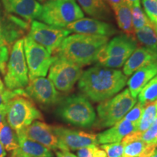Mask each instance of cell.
I'll list each match as a JSON object with an SVG mask.
<instances>
[{
    "instance_id": "1",
    "label": "cell",
    "mask_w": 157,
    "mask_h": 157,
    "mask_svg": "<svg viewBox=\"0 0 157 157\" xmlns=\"http://www.w3.org/2000/svg\"><path fill=\"white\" fill-rule=\"evenodd\" d=\"M127 80L121 71L97 65L83 71L78 81V87L92 101L102 102L120 92Z\"/></svg>"
},
{
    "instance_id": "2",
    "label": "cell",
    "mask_w": 157,
    "mask_h": 157,
    "mask_svg": "<svg viewBox=\"0 0 157 157\" xmlns=\"http://www.w3.org/2000/svg\"><path fill=\"white\" fill-rule=\"evenodd\" d=\"M109 39V37L104 36L68 35L59 46L55 56L63 58L81 67L88 66L96 62L98 53Z\"/></svg>"
},
{
    "instance_id": "3",
    "label": "cell",
    "mask_w": 157,
    "mask_h": 157,
    "mask_svg": "<svg viewBox=\"0 0 157 157\" xmlns=\"http://www.w3.org/2000/svg\"><path fill=\"white\" fill-rule=\"evenodd\" d=\"M56 113L66 122L84 128L93 127L96 119L95 109L84 95H72L60 100Z\"/></svg>"
},
{
    "instance_id": "4",
    "label": "cell",
    "mask_w": 157,
    "mask_h": 157,
    "mask_svg": "<svg viewBox=\"0 0 157 157\" xmlns=\"http://www.w3.org/2000/svg\"><path fill=\"white\" fill-rule=\"evenodd\" d=\"M136 103L137 99L131 95L128 88L112 98L102 101L97 107L98 119L93 127L96 129L112 127L123 119Z\"/></svg>"
},
{
    "instance_id": "5",
    "label": "cell",
    "mask_w": 157,
    "mask_h": 157,
    "mask_svg": "<svg viewBox=\"0 0 157 157\" xmlns=\"http://www.w3.org/2000/svg\"><path fill=\"white\" fill-rule=\"evenodd\" d=\"M84 17L76 0H48L42 5L39 20L52 26L66 29L70 23Z\"/></svg>"
},
{
    "instance_id": "6",
    "label": "cell",
    "mask_w": 157,
    "mask_h": 157,
    "mask_svg": "<svg viewBox=\"0 0 157 157\" xmlns=\"http://www.w3.org/2000/svg\"><path fill=\"white\" fill-rule=\"evenodd\" d=\"M137 48L135 36L120 34L109 41L98 55V66L109 68H119Z\"/></svg>"
},
{
    "instance_id": "7",
    "label": "cell",
    "mask_w": 157,
    "mask_h": 157,
    "mask_svg": "<svg viewBox=\"0 0 157 157\" xmlns=\"http://www.w3.org/2000/svg\"><path fill=\"white\" fill-rule=\"evenodd\" d=\"M42 119V113L27 95L13 98L6 106V121L16 133Z\"/></svg>"
},
{
    "instance_id": "8",
    "label": "cell",
    "mask_w": 157,
    "mask_h": 157,
    "mask_svg": "<svg viewBox=\"0 0 157 157\" xmlns=\"http://www.w3.org/2000/svg\"><path fill=\"white\" fill-rule=\"evenodd\" d=\"M4 81L7 89H23L29 82V71L23 49V37L12 46Z\"/></svg>"
},
{
    "instance_id": "9",
    "label": "cell",
    "mask_w": 157,
    "mask_h": 157,
    "mask_svg": "<svg viewBox=\"0 0 157 157\" xmlns=\"http://www.w3.org/2000/svg\"><path fill=\"white\" fill-rule=\"evenodd\" d=\"M55 59L49 69L48 79L57 90L67 93L73 89L79 80L83 71L81 66L61 57L54 56Z\"/></svg>"
},
{
    "instance_id": "10",
    "label": "cell",
    "mask_w": 157,
    "mask_h": 157,
    "mask_svg": "<svg viewBox=\"0 0 157 157\" xmlns=\"http://www.w3.org/2000/svg\"><path fill=\"white\" fill-rule=\"evenodd\" d=\"M23 49L29 80L37 77H45L55 57L29 36L23 37Z\"/></svg>"
},
{
    "instance_id": "11",
    "label": "cell",
    "mask_w": 157,
    "mask_h": 157,
    "mask_svg": "<svg viewBox=\"0 0 157 157\" xmlns=\"http://www.w3.org/2000/svg\"><path fill=\"white\" fill-rule=\"evenodd\" d=\"M71 33L66 29L52 26L35 20L31 22L28 36L52 55Z\"/></svg>"
},
{
    "instance_id": "12",
    "label": "cell",
    "mask_w": 157,
    "mask_h": 157,
    "mask_svg": "<svg viewBox=\"0 0 157 157\" xmlns=\"http://www.w3.org/2000/svg\"><path fill=\"white\" fill-rule=\"evenodd\" d=\"M24 90L29 98L43 106L48 107L58 104L61 100L54 84L50 79L44 77L29 80Z\"/></svg>"
},
{
    "instance_id": "13",
    "label": "cell",
    "mask_w": 157,
    "mask_h": 157,
    "mask_svg": "<svg viewBox=\"0 0 157 157\" xmlns=\"http://www.w3.org/2000/svg\"><path fill=\"white\" fill-rule=\"evenodd\" d=\"M55 134L66 151H77L84 147L98 145L97 135L93 133L67 128L63 126H52Z\"/></svg>"
},
{
    "instance_id": "14",
    "label": "cell",
    "mask_w": 157,
    "mask_h": 157,
    "mask_svg": "<svg viewBox=\"0 0 157 157\" xmlns=\"http://www.w3.org/2000/svg\"><path fill=\"white\" fill-rule=\"evenodd\" d=\"M29 23L15 15L0 10V45L9 47L23 38Z\"/></svg>"
},
{
    "instance_id": "15",
    "label": "cell",
    "mask_w": 157,
    "mask_h": 157,
    "mask_svg": "<svg viewBox=\"0 0 157 157\" xmlns=\"http://www.w3.org/2000/svg\"><path fill=\"white\" fill-rule=\"evenodd\" d=\"M17 134H23L50 150L66 151L55 134L52 126L43 121L38 120L33 121L29 126Z\"/></svg>"
},
{
    "instance_id": "16",
    "label": "cell",
    "mask_w": 157,
    "mask_h": 157,
    "mask_svg": "<svg viewBox=\"0 0 157 157\" xmlns=\"http://www.w3.org/2000/svg\"><path fill=\"white\" fill-rule=\"evenodd\" d=\"M4 10L28 23L39 19L42 5L37 0H1Z\"/></svg>"
},
{
    "instance_id": "17",
    "label": "cell",
    "mask_w": 157,
    "mask_h": 157,
    "mask_svg": "<svg viewBox=\"0 0 157 157\" xmlns=\"http://www.w3.org/2000/svg\"><path fill=\"white\" fill-rule=\"evenodd\" d=\"M71 32L78 34L95 35V36H111L117 33L112 25L101 20L82 17L66 26Z\"/></svg>"
},
{
    "instance_id": "18",
    "label": "cell",
    "mask_w": 157,
    "mask_h": 157,
    "mask_svg": "<svg viewBox=\"0 0 157 157\" xmlns=\"http://www.w3.org/2000/svg\"><path fill=\"white\" fill-rule=\"evenodd\" d=\"M137 128L138 124L121 119L120 121L111 127V128L97 135L98 143L105 144L121 142L127 135L137 131Z\"/></svg>"
},
{
    "instance_id": "19",
    "label": "cell",
    "mask_w": 157,
    "mask_h": 157,
    "mask_svg": "<svg viewBox=\"0 0 157 157\" xmlns=\"http://www.w3.org/2000/svg\"><path fill=\"white\" fill-rule=\"evenodd\" d=\"M157 61V51L145 47L137 48L124 64L123 73L131 76L139 68Z\"/></svg>"
},
{
    "instance_id": "20",
    "label": "cell",
    "mask_w": 157,
    "mask_h": 157,
    "mask_svg": "<svg viewBox=\"0 0 157 157\" xmlns=\"http://www.w3.org/2000/svg\"><path fill=\"white\" fill-rule=\"evenodd\" d=\"M17 135L19 147L12 151L10 156L53 157V153L50 149L23 134H17Z\"/></svg>"
},
{
    "instance_id": "21",
    "label": "cell",
    "mask_w": 157,
    "mask_h": 157,
    "mask_svg": "<svg viewBox=\"0 0 157 157\" xmlns=\"http://www.w3.org/2000/svg\"><path fill=\"white\" fill-rule=\"evenodd\" d=\"M156 75H157V61L137 70L127 82L131 95L136 98L143 88Z\"/></svg>"
},
{
    "instance_id": "22",
    "label": "cell",
    "mask_w": 157,
    "mask_h": 157,
    "mask_svg": "<svg viewBox=\"0 0 157 157\" xmlns=\"http://www.w3.org/2000/svg\"><path fill=\"white\" fill-rule=\"evenodd\" d=\"M121 143L124 146L122 157H150L157 148L155 143H146L140 139Z\"/></svg>"
},
{
    "instance_id": "23",
    "label": "cell",
    "mask_w": 157,
    "mask_h": 157,
    "mask_svg": "<svg viewBox=\"0 0 157 157\" xmlns=\"http://www.w3.org/2000/svg\"><path fill=\"white\" fill-rule=\"evenodd\" d=\"M78 5L86 14L98 20H108L111 16L105 0H77Z\"/></svg>"
},
{
    "instance_id": "24",
    "label": "cell",
    "mask_w": 157,
    "mask_h": 157,
    "mask_svg": "<svg viewBox=\"0 0 157 157\" xmlns=\"http://www.w3.org/2000/svg\"><path fill=\"white\" fill-rule=\"evenodd\" d=\"M113 10L114 12L116 20L119 29L123 31L126 35L134 36L135 30L132 24L131 6L124 2L117 7L113 9Z\"/></svg>"
},
{
    "instance_id": "25",
    "label": "cell",
    "mask_w": 157,
    "mask_h": 157,
    "mask_svg": "<svg viewBox=\"0 0 157 157\" xmlns=\"http://www.w3.org/2000/svg\"><path fill=\"white\" fill-rule=\"evenodd\" d=\"M135 36L142 47L157 51V33L152 23L135 31Z\"/></svg>"
},
{
    "instance_id": "26",
    "label": "cell",
    "mask_w": 157,
    "mask_h": 157,
    "mask_svg": "<svg viewBox=\"0 0 157 157\" xmlns=\"http://www.w3.org/2000/svg\"><path fill=\"white\" fill-rule=\"evenodd\" d=\"M0 143L7 151L12 152L19 147L17 133L6 121L0 127Z\"/></svg>"
},
{
    "instance_id": "27",
    "label": "cell",
    "mask_w": 157,
    "mask_h": 157,
    "mask_svg": "<svg viewBox=\"0 0 157 157\" xmlns=\"http://www.w3.org/2000/svg\"><path fill=\"white\" fill-rule=\"evenodd\" d=\"M137 96L138 102L145 106L157 101V75L149 81Z\"/></svg>"
},
{
    "instance_id": "28",
    "label": "cell",
    "mask_w": 157,
    "mask_h": 157,
    "mask_svg": "<svg viewBox=\"0 0 157 157\" xmlns=\"http://www.w3.org/2000/svg\"><path fill=\"white\" fill-rule=\"evenodd\" d=\"M157 117V105L156 102L149 103L145 106L142 117L138 123L137 131L143 132L146 131L149 127L151 125Z\"/></svg>"
},
{
    "instance_id": "29",
    "label": "cell",
    "mask_w": 157,
    "mask_h": 157,
    "mask_svg": "<svg viewBox=\"0 0 157 157\" xmlns=\"http://www.w3.org/2000/svg\"><path fill=\"white\" fill-rule=\"evenodd\" d=\"M131 10H132L133 28L135 31L151 23L145 11L141 7L140 3H135L131 5Z\"/></svg>"
},
{
    "instance_id": "30",
    "label": "cell",
    "mask_w": 157,
    "mask_h": 157,
    "mask_svg": "<svg viewBox=\"0 0 157 157\" xmlns=\"http://www.w3.org/2000/svg\"><path fill=\"white\" fill-rule=\"evenodd\" d=\"M107 155L98 145H91L77 150V157H106Z\"/></svg>"
},
{
    "instance_id": "31",
    "label": "cell",
    "mask_w": 157,
    "mask_h": 157,
    "mask_svg": "<svg viewBox=\"0 0 157 157\" xmlns=\"http://www.w3.org/2000/svg\"><path fill=\"white\" fill-rule=\"evenodd\" d=\"M105 152L108 157H122L124 146L122 143H113L102 144L100 147Z\"/></svg>"
},
{
    "instance_id": "32",
    "label": "cell",
    "mask_w": 157,
    "mask_h": 157,
    "mask_svg": "<svg viewBox=\"0 0 157 157\" xmlns=\"http://www.w3.org/2000/svg\"><path fill=\"white\" fill-rule=\"evenodd\" d=\"M21 95H26L24 89H17L13 90L5 89L3 91L0 92V110L6 109L7 103L13 98Z\"/></svg>"
},
{
    "instance_id": "33",
    "label": "cell",
    "mask_w": 157,
    "mask_h": 157,
    "mask_svg": "<svg viewBox=\"0 0 157 157\" xmlns=\"http://www.w3.org/2000/svg\"><path fill=\"white\" fill-rule=\"evenodd\" d=\"M143 10L154 25H157V0H142Z\"/></svg>"
},
{
    "instance_id": "34",
    "label": "cell",
    "mask_w": 157,
    "mask_h": 157,
    "mask_svg": "<svg viewBox=\"0 0 157 157\" xmlns=\"http://www.w3.org/2000/svg\"><path fill=\"white\" fill-rule=\"evenodd\" d=\"M145 105L137 102L135 105L127 112L126 115L124 117L123 119L125 120L129 121L131 122L138 124L141 117H142L143 111H144Z\"/></svg>"
},
{
    "instance_id": "35",
    "label": "cell",
    "mask_w": 157,
    "mask_h": 157,
    "mask_svg": "<svg viewBox=\"0 0 157 157\" xmlns=\"http://www.w3.org/2000/svg\"><path fill=\"white\" fill-rule=\"evenodd\" d=\"M9 55L10 52L8 47L0 45V73L2 75H5V74Z\"/></svg>"
},
{
    "instance_id": "36",
    "label": "cell",
    "mask_w": 157,
    "mask_h": 157,
    "mask_svg": "<svg viewBox=\"0 0 157 157\" xmlns=\"http://www.w3.org/2000/svg\"><path fill=\"white\" fill-rule=\"evenodd\" d=\"M105 2L108 5L111 6V8L114 9L116 7H117L118 6L124 2L125 1L124 0H105Z\"/></svg>"
},
{
    "instance_id": "37",
    "label": "cell",
    "mask_w": 157,
    "mask_h": 157,
    "mask_svg": "<svg viewBox=\"0 0 157 157\" xmlns=\"http://www.w3.org/2000/svg\"><path fill=\"white\" fill-rule=\"evenodd\" d=\"M56 157H77L68 151H60L56 152Z\"/></svg>"
},
{
    "instance_id": "38",
    "label": "cell",
    "mask_w": 157,
    "mask_h": 157,
    "mask_svg": "<svg viewBox=\"0 0 157 157\" xmlns=\"http://www.w3.org/2000/svg\"><path fill=\"white\" fill-rule=\"evenodd\" d=\"M6 121V109L0 110V127Z\"/></svg>"
},
{
    "instance_id": "39",
    "label": "cell",
    "mask_w": 157,
    "mask_h": 157,
    "mask_svg": "<svg viewBox=\"0 0 157 157\" xmlns=\"http://www.w3.org/2000/svg\"><path fill=\"white\" fill-rule=\"evenodd\" d=\"M7 156V151L4 148V146L0 143V157H6Z\"/></svg>"
},
{
    "instance_id": "40",
    "label": "cell",
    "mask_w": 157,
    "mask_h": 157,
    "mask_svg": "<svg viewBox=\"0 0 157 157\" xmlns=\"http://www.w3.org/2000/svg\"><path fill=\"white\" fill-rule=\"evenodd\" d=\"M127 3H128L129 5H132L135 3H140V0H124Z\"/></svg>"
},
{
    "instance_id": "41",
    "label": "cell",
    "mask_w": 157,
    "mask_h": 157,
    "mask_svg": "<svg viewBox=\"0 0 157 157\" xmlns=\"http://www.w3.org/2000/svg\"><path fill=\"white\" fill-rule=\"evenodd\" d=\"M4 90H5V84H4V82L0 78V92L3 91Z\"/></svg>"
},
{
    "instance_id": "42",
    "label": "cell",
    "mask_w": 157,
    "mask_h": 157,
    "mask_svg": "<svg viewBox=\"0 0 157 157\" xmlns=\"http://www.w3.org/2000/svg\"><path fill=\"white\" fill-rule=\"evenodd\" d=\"M150 157H157V148L155 149L154 152L153 153V154Z\"/></svg>"
},
{
    "instance_id": "43",
    "label": "cell",
    "mask_w": 157,
    "mask_h": 157,
    "mask_svg": "<svg viewBox=\"0 0 157 157\" xmlns=\"http://www.w3.org/2000/svg\"><path fill=\"white\" fill-rule=\"evenodd\" d=\"M154 25V28H155V30H156V33H157V25Z\"/></svg>"
},
{
    "instance_id": "44",
    "label": "cell",
    "mask_w": 157,
    "mask_h": 157,
    "mask_svg": "<svg viewBox=\"0 0 157 157\" xmlns=\"http://www.w3.org/2000/svg\"><path fill=\"white\" fill-rule=\"evenodd\" d=\"M10 157H23V156H10Z\"/></svg>"
},
{
    "instance_id": "45",
    "label": "cell",
    "mask_w": 157,
    "mask_h": 157,
    "mask_svg": "<svg viewBox=\"0 0 157 157\" xmlns=\"http://www.w3.org/2000/svg\"><path fill=\"white\" fill-rule=\"evenodd\" d=\"M156 105H157V101H156Z\"/></svg>"
},
{
    "instance_id": "46",
    "label": "cell",
    "mask_w": 157,
    "mask_h": 157,
    "mask_svg": "<svg viewBox=\"0 0 157 157\" xmlns=\"http://www.w3.org/2000/svg\"><path fill=\"white\" fill-rule=\"evenodd\" d=\"M40 1H42V0H40Z\"/></svg>"
}]
</instances>
